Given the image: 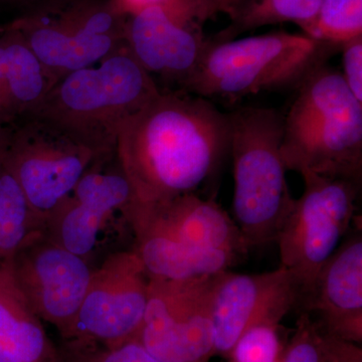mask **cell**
I'll use <instances>...</instances> for the list:
<instances>
[{"mask_svg": "<svg viewBox=\"0 0 362 362\" xmlns=\"http://www.w3.org/2000/svg\"><path fill=\"white\" fill-rule=\"evenodd\" d=\"M188 1L189 0H109V4L118 16L127 18L149 7L180 6Z\"/></svg>", "mask_w": 362, "mask_h": 362, "instance_id": "obj_28", "label": "cell"}, {"mask_svg": "<svg viewBox=\"0 0 362 362\" xmlns=\"http://www.w3.org/2000/svg\"><path fill=\"white\" fill-rule=\"evenodd\" d=\"M0 362H59V346L16 283L13 259L0 266Z\"/></svg>", "mask_w": 362, "mask_h": 362, "instance_id": "obj_17", "label": "cell"}, {"mask_svg": "<svg viewBox=\"0 0 362 362\" xmlns=\"http://www.w3.org/2000/svg\"><path fill=\"white\" fill-rule=\"evenodd\" d=\"M149 276L135 250L112 252L94 269L84 301L68 339L99 344L134 340L141 327Z\"/></svg>", "mask_w": 362, "mask_h": 362, "instance_id": "obj_10", "label": "cell"}, {"mask_svg": "<svg viewBox=\"0 0 362 362\" xmlns=\"http://www.w3.org/2000/svg\"><path fill=\"white\" fill-rule=\"evenodd\" d=\"M228 154V113L206 98L161 90L117 137L115 158L133 194L126 213L197 194Z\"/></svg>", "mask_w": 362, "mask_h": 362, "instance_id": "obj_1", "label": "cell"}, {"mask_svg": "<svg viewBox=\"0 0 362 362\" xmlns=\"http://www.w3.org/2000/svg\"><path fill=\"white\" fill-rule=\"evenodd\" d=\"M285 346L280 324H259L240 337L226 358L228 362H282Z\"/></svg>", "mask_w": 362, "mask_h": 362, "instance_id": "obj_23", "label": "cell"}, {"mask_svg": "<svg viewBox=\"0 0 362 362\" xmlns=\"http://www.w3.org/2000/svg\"><path fill=\"white\" fill-rule=\"evenodd\" d=\"M4 1L23 7L25 9V13H28L64 6L74 0H4Z\"/></svg>", "mask_w": 362, "mask_h": 362, "instance_id": "obj_30", "label": "cell"}, {"mask_svg": "<svg viewBox=\"0 0 362 362\" xmlns=\"http://www.w3.org/2000/svg\"><path fill=\"white\" fill-rule=\"evenodd\" d=\"M282 362H326L320 328L310 314H299L294 334L286 344Z\"/></svg>", "mask_w": 362, "mask_h": 362, "instance_id": "obj_24", "label": "cell"}, {"mask_svg": "<svg viewBox=\"0 0 362 362\" xmlns=\"http://www.w3.org/2000/svg\"><path fill=\"white\" fill-rule=\"evenodd\" d=\"M316 313L320 329L361 344L362 341V235L361 226L324 264L310 292L298 306Z\"/></svg>", "mask_w": 362, "mask_h": 362, "instance_id": "obj_16", "label": "cell"}, {"mask_svg": "<svg viewBox=\"0 0 362 362\" xmlns=\"http://www.w3.org/2000/svg\"><path fill=\"white\" fill-rule=\"evenodd\" d=\"M111 157L99 156L45 124L25 120L11 129L4 164L45 225L81 178Z\"/></svg>", "mask_w": 362, "mask_h": 362, "instance_id": "obj_9", "label": "cell"}, {"mask_svg": "<svg viewBox=\"0 0 362 362\" xmlns=\"http://www.w3.org/2000/svg\"><path fill=\"white\" fill-rule=\"evenodd\" d=\"M343 71L347 87L362 104V37L341 45Z\"/></svg>", "mask_w": 362, "mask_h": 362, "instance_id": "obj_26", "label": "cell"}, {"mask_svg": "<svg viewBox=\"0 0 362 362\" xmlns=\"http://www.w3.org/2000/svg\"><path fill=\"white\" fill-rule=\"evenodd\" d=\"M125 42L154 80L156 76L182 90L201 61L207 40L192 13L152 6L126 18Z\"/></svg>", "mask_w": 362, "mask_h": 362, "instance_id": "obj_13", "label": "cell"}, {"mask_svg": "<svg viewBox=\"0 0 362 362\" xmlns=\"http://www.w3.org/2000/svg\"><path fill=\"white\" fill-rule=\"evenodd\" d=\"M322 0H243L228 13L232 23L213 40L235 39L261 26L293 23L309 35Z\"/></svg>", "mask_w": 362, "mask_h": 362, "instance_id": "obj_19", "label": "cell"}, {"mask_svg": "<svg viewBox=\"0 0 362 362\" xmlns=\"http://www.w3.org/2000/svg\"><path fill=\"white\" fill-rule=\"evenodd\" d=\"M11 128L8 125H0V166L4 163L9 141H11Z\"/></svg>", "mask_w": 362, "mask_h": 362, "instance_id": "obj_31", "label": "cell"}, {"mask_svg": "<svg viewBox=\"0 0 362 362\" xmlns=\"http://www.w3.org/2000/svg\"><path fill=\"white\" fill-rule=\"evenodd\" d=\"M304 192L293 197L279 225L275 242L281 266L299 285L298 306L310 292L324 264L337 251L356 220L361 185L343 178L300 173Z\"/></svg>", "mask_w": 362, "mask_h": 362, "instance_id": "obj_6", "label": "cell"}, {"mask_svg": "<svg viewBox=\"0 0 362 362\" xmlns=\"http://www.w3.org/2000/svg\"><path fill=\"white\" fill-rule=\"evenodd\" d=\"M299 285L294 274L280 266L259 274L226 271L214 279L211 298L214 356L228 357L240 337L259 324H280L297 308Z\"/></svg>", "mask_w": 362, "mask_h": 362, "instance_id": "obj_12", "label": "cell"}, {"mask_svg": "<svg viewBox=\"0 0 362 362\" xmlns=\"http://www.w3.org/2000/svg\"><path fill=\"white\" fill-rule=\"evenodd\" d=\"M320 335L326 362H362V349L357 343L342 339L321 329Z\"/></svg>", "mask_w": 362, "mask_h": 362, "instance_id": "obj_27", "label": "cell"}, {"mask_svg": "<svg viewBox=\"0 0 362 362\" xmlns=\"http://www.w3.org/2000/svg\"><path fill=\"white\" fill-rule=\"evenodd\" d=\"M296 90L284 115L281 152L287 170L361 185L362 104L341 71L324 64Z\"/></svg>", "mask_w": 362, "mask_h": 362, "instance_id": "obj_3", "label": "cell"}, {"mask_svg": "<svg viewBox=\"0 0 362 362\" xmlns=\"http://www.w3.org/2000/svg\"><path fill=\"white\" fill-rule=\"evenodd\" d=\"M133 233L145 230L195 249L232 252L240 258L250 247L239 226L214 199L197 194L126 213Z\"/></svg>", "mask_w": 362, "mask_h": 362, "instance_id": "obj_15", "label": "cell"}, {"mask_svg": "<svg viewBox=\"0 0 362 362\" xmlns=\"http://www.w3.org/2000/svg\"><path fill=\"white\" fill-rule=\"evenodd\" d=\"M150 277L148 301L135 341L163 362H209L214 356V279Z\"/></svg>", "mask_w": 362, "mask_h": 362, "instance_id": "obj_8", "label": "cell"}, {"mask_svg": "<svg viewBox=\"0 0 362 362\" xmlns=\"http://www.w3.org/2000/svg\"><path fill=\"white\" fill-rule=\"evenodd\" d=\"M133 233L135 252L150 277L169 280L209 277L230 270L240 259L232 252L185 246L154 233Z\"/></svg>", "mask_w": 362, "mask_h": 362, "instance_id": "obj_18", "label": "cell"}, {"mask_svg": "<svg viewBox=\"0 0 362 362\" xmlns=\"http://www.w3.org/2000/svg\"><path fill=\"white\" fill-rule=\"evenodd\" d=\"M233 173V221L250 249L275 242L293 197L281 146L284 114L264 107L228 113Z\"/></svg>", "mask_w": 362, "mask_h": 362, "instance_id": "obj_5", "label": "cell"}, {"mask_svg": "<svg viewBox=\"0 0 362 362\" xmlns=\"http://www.w3.org/2000/svg\"><path fill=\"white\" fill-rule=\"evenodd\" d=\"M59 362H163L135 340L108 345L81 339L62 340Z\"/></svg>", "mask_w": 362, "mask_h": 362, "instance_id": "obj_22", "label": "cell"}, {"mask_svg": "<svg viewBox=\"0 0 362 362\" xmlns=\"http://www.w3.org/2000/svg\"><path fill=\"white\" fill-rule=\"evenodd\" d=\"M243 0H194V13L202 23L220 13H230Z\"/></svg>", "mask_w": 362, "mask_h": 362, "instance_id": "obj_29", "label": "cell"}, {"mask_svg": "<svg viewBox=\"0 0 362 362\" xmlns=\"http://www.w3.org/2000/svg\"><path fill=\"white\" fill-rule=\"evenodd\" d=\"M160 93L125 45L96 65L59 78L21 119L45 124L111 157L121 126Z\"/></svg>", "mask_w": 362, "mask_h": 362, "instance_id": "obj_2", "label": "cell"}, {"mask_svg": "<svg viewBox=\"0 0 362 362\" xmlns=\"http://www.w3.org/2000/svg\"><path fill=\"white\" fill-rule=\"evenodd\" d=\"M125 21L109 0H74L25 13L9 28L20 33L54 84L123 47Z\"/></svg>", "mask_w": 362, "mask_h": 362, "instance_id": "obj_7", "label": "cell"}, {"mask_svg": "<svg viewBox=\"0 0 362 362\" xmlns=\"http://www.w3.org/2000/svg\"><path fill=\"white\" fill-rule=\"evenodd\" d=\"M341 47L305 33L278 32L244 39L207 40L194 73L183 89L214 99L240 98L296 88L328 64Z\"/></svg>", "mask_w": 362, "mask_h": 362, "instance_id": "obj_4", "label": "cell"}, {"mask_svg": "<svg viewBox=\"0 0 362 362\" xmlns=\"http://www.w3.org/2000/svg\"><path fill=\"white\" fill-rule=\"evenodd\" d=\"M25 89L21 77L7 62L0 42V125L20 118L25 105Z\"/></svg>", "mask_w": 362, "mask_h": 362, "instance_id": "obj_25", "label": "cell"}, {"mask_svg": "<svg viewBox=\"0 0 362 362\" xmlns=\"http://www.w3.org/2000/svg\"><path fill=\"white\" fill-rule=\"evenodd\" d=\"M45 225L33 213L23 190L8 169L0 166V266L11 261Z\"/></svg>", "mask_w": 362, "mask_h": 362, "instance_id": "obj_20", "label": "cell"}, {"mask_svg": "<svg viewBox=\"0 0 362 362\" xmlns=\"http://www.w3.org/2000/svg\"><path fill=\"white\" fill-rule=\"evenodd\" d=\"M309 37L341 47L362 37V0H322Z\"/></svg>", "mask_w": 362, "mask_h": 362, "instance_id": "obj_21", "label": "cell"}, {"mask_svg": "<svg viewBox=\"0 0 362 362\" xmlns=\"http://www.w3.org/2000/svg\"><path fill=\"white\" fill-rule=\"evenodd\" d=\"M111 158L90 169L45 223L49 239L88 262L107 221L119 211L125 218L132 202L129 181L119 164L104 168Z\"/></svg>", "mask_w": 362, "mask_h": 362, "instance_id": "obj_14", "label": "cell"}, {"mask_svg": "<svg viewBox=\"0 0 362 362\" xmlns=\"http://www.w3.org/2000/svg\"><path fill=\"white\" fill-rule=\"evenodd\" d=\"M13 269L33 310L59 331L62 340L69 338L94 267L42 233L21 247L13 259Z\"/></svg>", "mask_w": 362, "mask_h": 362, "instance_id": "obj_11", "label": "cell"}]
</instances>
